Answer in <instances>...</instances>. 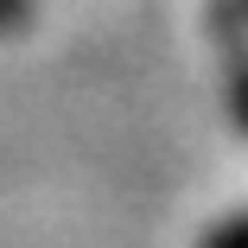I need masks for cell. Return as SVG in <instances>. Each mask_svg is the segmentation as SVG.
Returning a JSON list of instances; mask_svg holds the SVG:
<instances>
[{
	"label": "cell",
	"instance_id": "cell-1",
	"mask_svg": "<svg viewBox=\"0 0 248 248\" xmlns=\"http://www.w3.org/2000/svg\"><path fill=\"white\" fill-rule=\"evenodd\" d=\"M217 248H248V223H235V229H229V235H223Z\"/></svg>",
	"mask_w": 248,
	"mask_h": 248
}]
</instances>
